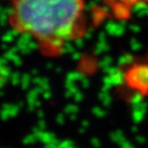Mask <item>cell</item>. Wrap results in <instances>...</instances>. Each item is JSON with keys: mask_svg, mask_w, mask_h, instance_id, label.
Returning a JSON list of instances; mask_svg holds the SVG:
<instances>
[{"mask_svg": "<svg viewBox=\"0 0 148 148\" xmlns=\"http://www.w3.org/2000/svg\"><path fill=\"white\" fill-rule=\"evenodd\" d=\"M85 0H11L9 20L14 30L29 35L46 56H57L87 29Z\"/></svg>", "mask_w": 148, "mask_h": 148, "instance_id": "cell-1", "label": "cell"}, {"mask_svg": "<svg viewBox=\"0 0 148 148\" xmlns=\"http://www.w3.org/2000/svg\"><path fill=\"white\" fill-rule=\"evenodd\" d=\"M112 14L117 18H126L131 14L133 7L148 3V0H104Z\"/></svg>", "mask_w": 148, "mask_h": 148, "instance_id": "cell-2", "label": "cell"}]
</instances>
